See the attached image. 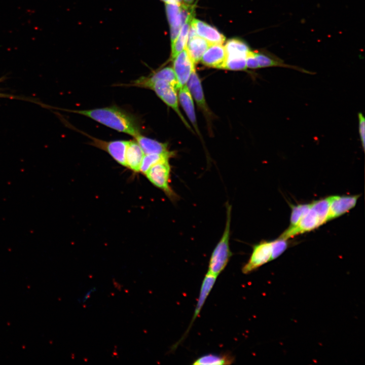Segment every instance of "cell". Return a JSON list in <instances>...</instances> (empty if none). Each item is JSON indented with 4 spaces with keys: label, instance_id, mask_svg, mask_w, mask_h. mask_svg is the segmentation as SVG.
<instances>
[{
    "label": "cell",
    "instance_id": "cell-1",
    "mask_svg": "<svg viewBox=\"0 0 365 365\" xmlns=\"http://www.w3.org/2000/svg\"><path fill=\"white\" fill-rule=\"evenodd\" d=\"M71 112L89 117L108 127L130 135L134 137L141 134L136 119L115 106L87 110H72Z\"/></svg>",
    "mask_w": 365,
    "mask_h": 365
},
{
    "label": "cell",
    "instance_id": "cell-2",
    "mask_svg": "<svg viewBox=\"0 0 365 365\" xmlns=\"http://www.w3.org/2000/svg\"><path fill=\"white\" fill-rule=\"evenodd\" d=\"M226 222L224 233L211 254L207 273L216 277L225 269L232 253L230 248L231 206L226 203Z\"/></svg>",
    "mask_w": 365,
    "mask_h": 365
},
{
    "label": "cell",
    "instance_id": "cell-3",
    "mask_svg": "<svg viewBox=\"0 0 365 365\" xmlns=\"http://www.w3.org/2000/svg\"><path fill=\"white\" fill-rule=\"evenodd\" d=\"M131 85L153 90L165 104L175 112L186 126L191 130L190 125L179 109L177 90L170 83L162 80L147 81L140 77L133 81Z\"/></svg>",
    "mask_w": 365,
    "mask_h": 365
},
{
    "label": "cell",
    "instance_id": "cell-4",
    "mask_svg": "<svg viewBox=\"0 0 365 365\" xmlns=\"http://www.w3.org/2000/svg\"><path fill=\"white\" fill-rule=\"evenodd\" d=\"M171 166L169 159L160 161L152 166L144 174L147 179L156 187L162 190L172 201L178 196L170 185Z\"/></svg>",
    "mask_w": 365,
    "mask_h": 365
},
{
    "label": "cell",
    "instance_id": "cell-5",
    "mask_svg": "<svg viewBox=\"0 0 365 365\" xmlns=\"http://www.w3.org/2000/svg\"><path fill=\"white\" fill-rule=\"evenodd\" d=\"M271 241H263L253 247L248 261L243 266V274H249L271 260Z\"/></svg>",
    "mask_w": 365,
    "mask_h": 365
},
{
    "label": "cell",
    "instance_id": "cell-6",
    "mask_svg": "<svg viewBox=\"0 0 365 365\" xmlns=\"http://www.w3.org/2000/svg\"><path fill=\"white\" fill-rule=\"evenodd\" d=\"M324 223L325 221L311 206L296 226L287 228L279 237L287 239L300 234L311 231Z\"/></svg>",
    "mask_w": 365,
    "mask_h": 365
},
{
    "label": "cell",
    "instance_id": "cell-7",
    "mask_svg": "<svg viewBox=\"0 0 365 365\" xmlns=\"http://www.w3.org/2000/svg\"><path fill=\"white\" fill-rule=\"evenodd\" d=\"M173 59V69L179 89L186 85L193 69L195 68V64L186 49Z\"/></svg>",
    "mask_w": 365,
    "mask_h": 365
},
{
    "label": "cell",
    "instance_id": "cell-8",
    "mask_svg": "<svg viewBox=\"0 0 365 365\" xmlns=\"http://www.w3.org/2000/svg\"><path fill=\"white\" fill-rule=\"evenodd\" d=\"M359 195L332 196L327 221L335 219L353 208Z\"/></svg>",
    "mask_w": 365,
    "mask_h": 365
},
{
    "label": "cell",
    "instance_id": "cell-9",
    "mask_svg": "<svg viewBox=\"0 0 365 365\" xmlns=\"http://www.w3.org/2000/svg\"><path fill=\"white\" fill-rule=\"evenodd\" d=\"M92 145L106 151L119 164L125 167V154L128 140L105 141L92 138Z\"/></svg>",
    "mask_w": 365,
    "mask_h": 365
},
{
    "label": "cell",
    "instance_id": "cell-10",
    "mask_svg": "<svg viewBox=\"0 0 365 365\" xmlns=\"http://www.w3.org/2000/svg\"><path fill=\"white\" fill-rule=\"evenodd\" d=\"M227 59V53L222 44H210L203 54L201 62L208 67L224 69Z\"/></svg>",
    "mask_w": 365,
    "mask_h": 365
},
{
    "label": "cell",
    "instance_id": "cell-11",
    "mask_svg": "<svg viewBox=\"0 0 365 365\" xmlns=\"http://www.w3.org/2000/svg\"><path fill=\"white\" fill-rule=\"evenodd\" d=\"M191 25L195 28L198 35L203 38L210 44H222L225 36L216 28L200 20L193 18Z\"/></svg>",
    "mask_w": 365,
    "mask_h": 365
},
{
    "label": "cell",
    "instance_id": "cell-12",
    "mask_svg": "<svg viewBox=\"0 0 365 365\" xmlns=\"http://www.w3.org/2000/svg\"><path fill=\"white\" fill-rule=\"evenodd\" d=\"M192 97L198 106L207 115H209L200 78L194 68L186 84Z\"/></svg>",
    "mask_w": 365,
    "mask_h": 365
},
{
    "label": "cell",
    "instance_id": "cell-13",
    "mask_svg": "<svg viewBox=\"0 0 365 365\" xmlns=\"http://www.w3.org/2000/svg\"><path fill=\"white\" fill-rule=\"evenodd\" d=\"M144 153L136 140H128L125 154V167L135 172H139Z\"/></svg>",
    "mask_w": 365,
    "mask_h": 365
},
{
    "label": "cell",
    "instance_id": "cell-14",
    "mask_svg": "<svg viewBox=\"0 0 365 365\" xmlns=\"http://www.w3.org/2000/svg\"><path fill=\"white\" fill-rule=\"evenodd\" d=\"M217 277L207 272L205 275L201 286L198 299L195 307L194 315L193 316L190 326L185 333L189 332L193 322L198 316L204 304L211 291L216 279Z\"/></svg>",
    "mask_w": 365,
    "mask_h": 365
},
{
    "label": "cell",
    "instance_id": "cell-15",
    "mask_svg": "<svg viewBox=\"0 0 365 365\" xmlns=\"http://www.w3.org/2000/svg\"><path fill=\"white\" fill-rule=\"evenodd\" d=\"M255 55L260 68L269 67H283L292 68L302 72L312 74V72L298 66L285 64L283 60L272 53L266 52L255 51Z\"/></svg>",
    "mask_w": 365,
    "mask_h": 365
},
{
    "label": "cell",
    "instance_id": "cell-16",
    "mask_svg": "<svg viewBox=\"0 0 365 365\" xmlns=\"http://www.w3.org/2000/svg\"><path fill=\"white\" fill-rule=\"evenodd\" d=\"M180 5L174 3L166 4V14L170 26L171 44L177 38L181 27Z\"/></svg>",
    "mask_w": 365,
    "mask_h": 365
},
{
    "label": "cell",
    "instance_id": "cell-17",
    "mask_svg": "<svg viewBox=\"0 0 365 365\" xmlns=\"http://www.w3.org/2000/svg\"><path fill=\"white\" fill-rule=\"evenodd\" d=\"M178 98L188 118L194 127L196 131L200 135L197 123L193 97L186 85L178 89Z\"/></svg>",
    "mask_w": 365,
    "mask_h": 365
},
{
    "label": "cell",
    "instance_id": "cell-18",
    "mask_svg": "<svg viewBox=\"0 0 365 365\" xmlns=\"http://www.w3.org/2000/svg\"><path fill=\"white\" fill-rule=\"evenodd\" d=\"M210 45L203 38L197 35L188 40L185 49L194 64L198 63Z\"/></svg>",
    "mask_w": 365,
    "mask_h": 365
},
{
    "label": "cell",
    "instance_id": "cell-19",
    "mask_svg": "<svg viewBox=\"0 0 365 365\" xmlns=\"http://www.w3.org/2000/svg\"><path fill=\"white\" fill-rule=\"evenodd\" d=\"M135 140L138 143L144 155L152 154H165L170 152L166 143H162L148 138L141 134L136 136Z\"/></svg>",
    "mask_w": 365,
    "mask_h": 365
},
{
    "label": "cell",
    "instance_id": "cell-20",
    "mask_svg": "<svg viewBox=\"0 0 365 365\" xmlns=\"http://www.w3.org/2000/svg\"><path fill=\"white\" fill-rule=\"evenodd\" d=\"M225 48L227 58H246L247 54L250 50L246 43L236 39L228 40Z\"/></svg>",
    "mask_w": 365,
    "mask_h": 365
},
{
    "label": "cell",
    "instance_id": "cell-21",
    "mask_svg": "<svg viewBox=\"0 0 365 365\" xmlns=\"http://www.w3.org/2000/svg\"><path fill=\"white\" fill-rule=\"evenodd\" d=\"M234 361V357L229 353L207 354L197 358L193 362L195 365L230 364Z\"/></svg>",
    "mask_w": 365,
    "mask_h": 365
},
{
    "label": "cell",
    "instance_id": "cell-22",
    "mask_svg": "<svg viewBox=\"0 0 365 365\" xmlns=\"http://www.w3.org/2000/svg\"><path fill=\"white\" fill-rule=\"evenodd\" d=\"M192 20V19L187 21L181 26L177 38L171 44V57L172 59L185 49Z\"/></svg>",
    "mask_w": 365,
    "mask_h": 365
},
{
    "label": "cell",
    "instance_id": "cell-23",
    "mask_svg": "<svg viewBox=\"0 0 365 365\" xmlns=\"http://www.w3.org/2000/svg\"><path fill=\"white\" fill-rule=\"evenodd\" d=\"M141 78L147 81L165 80L170 83L176 90L179 89L175 74L173 68L170 67H165L149 76L142 77Z\"/></svg>",
    "mask_w": 365,
    "mask_h": 365
},
{
    "label": "cell",
    "instance_id": "cell-24",
    "mask_svg": "<svg viewBox=\"0 0 365 365\" xmlns=\"http://www.w3.org/2000/svg\"><path fill=\"white\" fill-rule=\"evenodd\" d=\"M174 155V152L170 151L165 154H145L142 158L139 172L144 175L146 172L154 165L160 161L169 159Z\"/></svg>",
    "mask_w": 365,
    "mask_h": 365
},
{
    "label": "cell",
    "instance_id": "cell-25",
    "mask_svg": "<svg viewBox=\"0 0 365 365\" xmlns=\"http://www.w3.org/2000/svg\"><path fill=\"white\" fill-rule=\"evenodd\" d=\"M311 206V203L293 206L291 207V213L289 228L296 226L299 223L300 220L309 211Z\"/></svg>",
    "mask_w": 365,
    "mask_h": 365
},
{
    "label": "cell",
    "instance_id": "cell-26",
    "mask_svg": "<svg viewBox=\"0 0 365 365\" xmlns=\"http://www.w3.org/2000/svg\"><path fill=\"white\" fill-rule=\"evenodd\" d=\"M287 240L279 237L278 239L271 241V260L277 258L287 248L288 243Z\"/></svg>",
    "mask_w": 365,
    "mask_h": 365
},
{
    "label": "cell",
    "instance_id": "cell-27",
    "mask_svg": "<svg viewBox=\"0 0 365 365\" xmlns=\"http://www.w3.org/2000/svg\"><path fill=\"white\" fill-rule=\"evenodd\" d=\"M246 68L245 58H227L224 69L241 70Z\"/></svg>",
    "mask_w": 365,
    "mask_h": 365
},
{
    "label": "cell",
    "instance_id": "cell-28",
    "mask_svg": "<svg viewBox=\"0 0 365 365\" xmlns=\"http://www.w3.org/2000/svg\"><path fill=\"white\" fill-rule=\"evenodd\" d=\"M358 130L363 150L365 149V118L361 113L358 114Z\"/></svg>",
    "mask_w": 365,
    "mask_h": 365
},
{
    "label": "cell",
    "instance_id": "cell-29",
    "mask_svg": "<svg viewBox=\"0 0 365 365\" xmlns=\"http://www.w3.org/2000/svg\"><path fill=\"white\" fill-rule=\"evenodd\" d=\"M246 65L247 68L251 69L259 68V65L255 55V51L251 50L248 52L246 56Z\"/></svg>",
    "mask_w": 365,
    "mask_h": 365
},
{
    "label": "cell",
    "instance_id": "cell-30",
    "mask_svg": "<svg viewBox=\"0 0 365 365\" xmlns=\"http://www.w3.org/2000/svg\"><path fill=\"white\" fill-rule=\"evenodd\" d=\"M96 290L95 287H93L90 289L86 294L83 297V298L81 299L80 302L81 303H85L87 300L90 297L91 294L94 292Z\"/></svg>",
    "mask_w": 365,
    "mask_h": 365
},
{
    "label": "cell",
    "instance_id": "cell-31",
    "mask_svg": "<svg viewBox=\"0 0 365 365\" xmlns=\"http://www.w3.org/2000/svg\"><path fill=\"white\" fill-rule=\"evenodd\" d=\"M163 2H164L166 4V3H174V4H181V0H162Z\"/></svg>",
    "mask_w": 365,
    "mask_h": 365
},
{
    "label": "cell",
    "instance_id": "cell-32",
    "mask_svg": "<svg viewBox=\"0 0 365 365\" xmlns=\"http://www.w3.org/2000/svg\"><path fill=\"white\" fill-rule=\"evenodd\" d=\"M2 78L0 79V82L2 81ZM10 96L7 94H4L0 93V97H9Z\"/></svg>",
    "mask_w": 365,
    "mask_h": 365
},
{
    "label": "cell",
    "instance_id": "cell-33",
    "mask_svg": "<svg viewBox=\"0 0 365 365\" xmlns=\"http://www.w3.org/2000/svg\"><path fill=\"white\" fill-rule=\"evenodd\" d=\"M194 0H184L186 4H190L194 2Z\"/></svg>",
    "mask_w": 365,
    "mask_h": 365
}]
</instances>
